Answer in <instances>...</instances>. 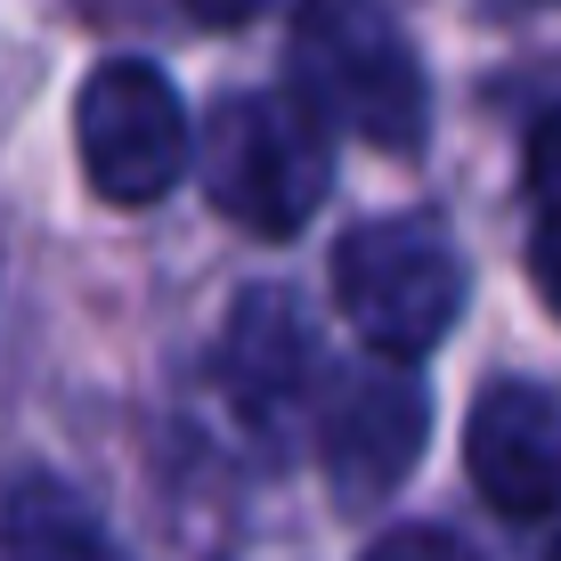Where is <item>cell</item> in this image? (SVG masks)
Returning a JSON list of instances; mask_svg holds the SVG:
<instances>
[{
	"label": "cell",
	"mask_w": 561,
	"mask_h": 561,
	"mask_svg": "<svg viewBox=\"0 0 561 561\" xmlns=\"http://www.w3.org/2000/svg\"><path fill=\"white\" fill-rule=\"evenodd\" d=\"M334 408H325V480H334L342 505H382V496L399 489V480L415 472L423 439H432V399H423V382L408 366H358V375H334Z\"/></svg>",
	"instance_id": "obj_5"
},
{
	"label": "cell",
	"mask_w": 561,
	"mask_h": 561,
	"mask_svg": "<svg viewBox=\"0 0 561 561\" xmlns=\"http://www.w3.org/2000/svg\"><path fill=\"white\" fill-rule=\"evenodd\" d=\"M196 25L211 33H228V25H261V16H277V9H301V0H180Z\"/></svg>",
	"instance_id": "obj_12"
},
{
	"label": "cell",
	"mask_w": 561,
	"mask_h": 561,
	"mask_svg": "<svg viewBox=\"0 0 561 561\" xmlns=\"http://www.w3.org/2000/svg\"><path fill=\"white\" fill-rule=\"evenodd\" d=\"M204 171V196L244 237H301L334 187V130L294 90H237L204 114V139H187Z\"/></svg>",
	"instance_id": "obj_1"
},
{
	"label": "cell",
	"mask_w": 561,
	"mask_h": 561,
	"mask_svg": "<svg viewBox=\"0 0 561 561\" xmlns=\"http://www.w3.org/2000/svg\"><path fill=\"white\" fill-rule=\"evenodd\" d=\"M294 99L325 130H358L382 154H415L432 123L423 57L375 0H301L294 9Z\"/></svg>",
	"instance_id": "obj_2"
},
{
	"label": "cell",
	"mask_w": 561,
	"mask_h": 561,
	"mask_svg": "<svg viewBox=\"0 0 561 561\" xmlns=\"http://www.w3.org/2000/svg\"><path fill=\"white\" fill-rule=\"evenodd\" d=\"M187 139H196V123H187L171 73L147 66V57H106L82 82V99H73L82 180L123 211L163 204L187 180Z\"/></svg>",
	"instance_id": "obj_4"
},
{
	"label": "cell",
	"mask_w": 561,
	"mask_h": 561,
	"mask_svg": "<svg viewBox=\"0 0 561 561\" xmlns=\"http://www.w3.org/2000/svg\"><path fill=\"white\" fill-rule=\"evenodd\" d=\"M0 561H106V537L57 480H16L0 496Z\"/></svg>",
	"instance_id": "obj_8"
},
{
	"label": "cell",
	"mask_w": 561,
	"mask_h": 561,
	"mask_svg": "<svg viewBox=\"0 0 561 561\" xmlns=\"http://www.w3.org/2000/svg\"><path fill=\"white\" fill-rule=\"evenodd\" d=\"M520 180H529L537 211H561V106H546V114H537L529 147H520Z\"/></svg>",
	"instance_id": "obj_9"
},
{
	"label": "cell",
	"mask_w": 561,
	"mask_h": 561,
	"mask_svg": "<svg viewBox=\"0 0 561 561\" xmlns=\"http://www.w3.org/2000/svg\"><path fill=\"white\" fill-rule=\"evenodd\" d=\"M529 277H537V294H546V309L561 318V211H537V237H529Z\"/></svg>",
	"instance_id": "obj_11"
},
{
	"label": "cell",
	"mask_w": 561,
	"mask_h": 561,
	"mask_svg": "<svg viewBox=\"0 0 561 561\" xmlns=\"http://www.w3.org/2000/svg\"><path fill=\"white\" fill-rule=\"evenodd\" d=\"M463 463H472V489L505 520L561 513V391L529 375L489 382L463 423Z\"/></svg>",
	"instance_id": "obj_6"
},
{
	"label": "cell",
	"mask_w": 561,
	"mask_h": 561,
	"mask_svg": "<svg viewBox=\"0 0 561 561\" xmlns=\"http://www.w3.org/2000/svg\"><path fill=\"white\" fill-rule=\"evenodd\" d=\"M228 399H237L253 423L277 432L285 415H294V399L309 391V334L294 318V301L285 294H244L237 301V325H228Z\"/></svg>",
	"instance_id": "obj_7"
},
{
	"label": "cell",
	"mask_w": 561,
	"mask_h": 561,
	"mask_svg": "<svg viewBox=\"0 0 561 561\" xmlns=\"http://www.w3.org/2000/svg\"><path fill=\"white\" fill-rule=\"evenodd\" d=\"M334 301L366 334V351L408 366L448 342L463 318V253L439 220L399 211V220H358L334 244Z\"/></svg>",
	"instance_id": "obj_3"
},
{
	"label": "cell",
	"mask_w": 561,
	"mask_h": 561,
	"mask_svg": "<svg viewBox=\"0 0 561 561\" xmlns=\"http://www.w3.org/2000/svg\"><path fill=\"white\" fill-rule=\"evenodd\" d=\"M553 561H561V546H553Z\"/></svg>",
	"instance_id": "obj_13"
},
{
	"label": "cell",
	"mask_w": 561,
	"mask_h": 561,
	"mask_svg": "<svg viewBox=\"0 0 561 561\" xmlns=\"http://www.w3.org/2000/svg\"><path fill=\"white\" fill-rule=\"evenodd\" d=\"M366 561H480V553L456 546L448 529H391L382 546H366Z\"/></svg>",
	"instance_id": "obj_10"
}]
</instances>
